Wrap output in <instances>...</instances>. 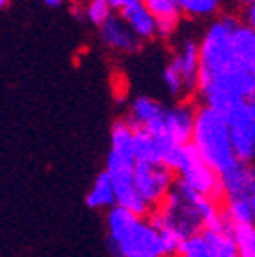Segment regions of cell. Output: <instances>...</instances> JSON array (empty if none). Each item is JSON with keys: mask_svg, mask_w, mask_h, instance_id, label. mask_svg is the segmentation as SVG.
Masks as SVG:
<instances>
[{"mask_svg": "<svg viewBox=\"0 0 255 257\" xmlns=\"http://www.w3.org/2000/svg\"><path fill=\"white\" fill-rule=\"evenodd\" d=\"M225 120L235 159L248 163L255 147V105L248 100L239 102L225 114Z\"/></svg>", "mask_w": 255, "mask_h": 257, "instance_id": "cell-7", "label": "cell"}, {"mask_svg": "<svg viewBox=\"0 0 255 257\" xmlns=\"http://www.w3.org/2000/svg\"><path fill=\"white\" fill-rule=\"evenodd\" d=\"M248 102H251V104L255 105V91H253V93H251V95H250V98H248Z\"/></svg>", "mask_w": 255, "mask_h": 257, "instance_id": "cell-31", "label": "cell"}, {"mask_svg": "<svg viewBox=\"0 0 255 257\" xmlns=\"http://www.w3.org/2000/svg\"><path fill=\"white\" fill-rule=\"evenodd\" d=\"M105 237H107V246L120 243L132 229H134L138 221L141 220L140 216L132 214L131 211L114 205L109 211H105Z\"/></svg>", "mask_w": 255, "mask_h": 257, "instance_id": "cell-16", "label": "cell"}, {"mask_svg": "<svg viewBox=\"0 0 255 257\" xmlns=\"http://www.w3.org/2000/svg\"><path fill=\"white\" fill-rule=\"evenodd\" d=\"M109 6L112 8V11H121V9H125L127 6H131L132 2H136V0H107Z\"/></svg>", "mask_w": 255, "mask_h": 257, "instance_id": "cell-27", "label": "cell"}, {"mask_svg": "<svg viewBox=\"0 0 255 257\" xmlns=\"http://www.w3.org/2000/svg\"><path fill=\"white\" fill-rule=\"evenodd\" d=\"M112 16V8L109 6L107 0H89L88 8H86V18L91 24L102 25Z\"/></svg>", "mask_w": 255, "mask_h": 257, "instance_id": "cell-24", "label": "cell"}, {"mask_svg": "<svg viewBox=\"0 0 255 257\" xmlns=\"http://www.w3.org/2000/svg\"><path fill=\"white\" fill-rule=\"evenodd\" d=\"M132 181L148 207L156 209L170 195L177 177L163 163H136Z\"/></svg>", "mask_w": 255, "mask_h": 257, "instance_id": "cell-5", "label": "cell"}, {"mask_svg": "<svg viewBox=\"0 0 255 257\" xmlns=\"http://www.w3.org/2000/svg\"><path fill=\"white\" fill-rule=\"evenodd\" d=\"M211 257H239L232 239L230 227L227 229H203L200 232Z\"/></svg>", "mask_w": 255, "mask_h": 257, "instance_id": "cell-19", "label": "cell"}, {"mask_svg": "<svg viewBox=\"0 0 255 257\" xmlns=\"http://www.w3.org/2000/svg\"><path fill=\"white\" fill-rule=\"evenodd\" d=\"M230 43L235 61L248 72L255 73V31L239 22L232 32Z\"/></svg>", "mask_w": 255, "mask_h": 257, "instance_id": "cell-17", "label": "cell"}, {"mask_svg": "<svg viewBox=\"0 0 255 257\" xmlns=\"http://www.w3.org/2000/svg\"><path fill=\"white\" fill-rule=\"evenodd\" d=\"M237 2H239V4L243 6V8H246V6H250L251 2H255V0H237Z\"/></svg>", "mask_w": 255, "mask_h": 257, "instance_id": "cell-30", "label": "cell"}, {"mask_svg": "<svg viewBox=\"0 0 255 257\" xmlns=\"http://www.w3.org/2000/svg\"><path fill=\"white\" fill-rule=\"evenodd\" d=\"M86 205L93 211H109L116 205L112 181L105 170H102L93 181L91 188L86 195Z\"/></svg>", "mask_w": 255, "mask_h": 257, "instance_id": "cell-18", "label": "cell"}, {"mask_svg": "<svg viewBox=\"0 0 255 257\" xmlns=\"http://www.w3.org/2000/svg\"><path fill=\"white\" fill-rule=\"evenodd\" d=\"M239 20L235 16H221L207 27L200 47V70L196 86L221 73L241 66L232 52V32Z\"/></svg>", "mask_w": 255, "mask_h": 257, "instance_id": "cell-4", "label": "cell"}, {"mask_svg": "<svg viewBox=\"0 0 255 257\" xmlns=\"http://www.w3.org/2000/svg\"><path fill=\"white\" fill-rule=\"evenodd\" d=\"M163 165H166L177 177V182L195 193L214 202H223L221 177L209 168L191 145H170L163 150Z\"/></svg>", "mask_w": 255, "mask_h": 257, "instance_id": "cell-3", "label": "cell"}, {"mask_svg": "<svg viewBox=\"0 0 255 257\" xmlns=\"http://www.w3.org/2000/svg\"><path fill=\"white\" fill-rule=\"evenodd\" d=\"M120 18L125 22L129 29L134 32V36L138 40H150V38L157 36V25L154 16L148 13L145 8L143 0H136L131 6L120 11Z\"/></svg>", "mask_w": 255, "mask_h": 257, "instance_id": "cell-14", "label": "cell"}, {"mask_svg": "<svg viewBox=\"0 0 255 257\" xmlns=\"http://www.w3.org/2000/svg\"><path fill=\"white\" fill-rule=\"evenodd\" d=\"M143 4L156 20L157 34L163 38L172 36L182 16L179 0H143Z\"/></svg>", "mask_w": 255, "mask_h": 257, "instance_id": "cell-15", "label": "cell"}, {"mask_svg": "<svg viewBox=\"0 0 255 257\" xmlns=\"http://www.w3.org/2000/svg\"><path fill=\"white\" fill-rule=\"evenodd\" d=\"M177 63L180 70V75L184 80V88L186 93L191 95L196 91V80H198V70H200V47L198 41H195L193 38H188L184 41L182 47L177 54H173L172 57Z\"/></svg>", "mask_w": 255, "mask_h": 257, "instance_id": "cell-12", "label": "cell"}, {"mask_svg": "<svg viewBox=\"0 0 255 257\" xmlns=\"http://www.w3.org/2000/svg\"><path fill=\"white\" fill-rule=\"evenodd\" d=\"M148 220L159 230L166 257H177L180 245L203 229H227L219 202L205 198L175 181L166 198L152 209Z\"/></svg>", "mask_w": 255, "mask_h": 257, "instance_id": "cell-1", "label": "cell"}, {"mask_svg": "<svg viewBox=\"0 0 255 257\" xmlns=\"http://www.w3.org/2000/svg\"><path fill=\"white\" fill-rule=\"evenodd\" d=\"M134 156L136 163H161L163 147L150 134L134 128Z\"/></svg>", "mask_w": 255, "mask_h": 257, "instance_id": "cell-20", "label": "cell"}, {"mask_svg": "<svg viewBox=\"0 0 255 257\" xmlns=\"http://www.w3.org/2000/svg\"><path fill=\"white\" fill-rule=\"evenodd\" d=\"M111 181H112V188H114L116 205L127 209V211H131L136 216L148 218L152 209L148 207L147 202L141 198V195L138 193V189H136L134 181H132V173L131 175L111 177Z\"/></svg>", "mask_w": 255, "mask_h": 257, "instance_id": "cell-13", "label": "cell"}, {"mask_svg": "<svg viewBox=\"0 0 255 257\" xmlns=\"http://www.w3.org/2000/svg\"><path fill=\"white\" fill-rule=\"evenodd\" d=\"M232 239L239 257H255V223L230 225Z\"/></svg>", "mask_w": 255, "mask_h": 257, "instance_id": "cell-21", "label": "cell"}, {"mask_svg": "<svg viewBox=\"0 0 255 257\" xmlns=\"http://www.w3.org/2000/svg\"><path fill=\"white\" fill-rule=\"evenodd\" d=\"M221 0H179L180 13L189 18H205L219 11Z\"/></svg>", "mask_w": 255, "mask_h": 257, "instance_id": "cell-22", "label": "cell"}, {"mask_svg": "<svg viewBox=\"0 0 255 257\" xmlns=\"http://www.w3.org/2000/svg\"><path fill=\"white\" fill-rule=\"evenodd\" d=\"M163 80H164V84H166V89L170 91V95H173V96L188 95L186 88H184V80H182V75H180V70L173 59H170V63L166 64V68H164V72H163Z\"/></svg>", "mask_w": 255, "mask_h": 257, "instance_id": "cell-23", "label": "cell"}, {"mask_svg": "<svg viewBox=\"0 0 255 257\" xmlns=\"http://www.w3.org/2000/svg\"><path fill=\"white\" fill-rule=\"evenodd\" d=\"M100 40L105 47L118 52H136L141 43L120 16L114 15L105 24L100 25Z\"/></svg>", "mask_w": 255, "mask_h": 257, "instance_id": "cell-11", "label": "cell"}, {"mask_svg": "<svg viewBox=\"0 0 255 257\" xmlns=\"http://www.w3.org/2000/svg\"><path fill=\"white\" fill-rule=\"evenodd\" d=\"M246 27H250L251 31H255V2H251L250 6L243 9V22Z\"/></svg>", "mask_w": 255, "mask_h": 257, "instance_id": "cell-26", "label": "cell"}, {"mask_svg": "<svg viewBox=\"0 0 255 257\" xmlns=\"http://www.w3.org/2000/svg\"><path fill=\"white\" fill-rule=\"evenodd\" d=\"M221 186H223V200L239 198L248 205L251 220L255 223V170L250 163L237 161L232 168L221 173Z\"/></svg>", "mask_w": 255, "mask_h": 257, "instance_id": "cell-9", "label": "cell"}, {"mask_svg": "<svg viewBox=\"0 0 255 257\" xmlns=\"http://www.w3.org/2000/svg\"><path fill=\"white\" fill-rule=\"evenodd\" d=\"M107 248L112 257H166L159 230L148 218H141L120 243Z\"/></svg>", "mask_w": 255, "mask_h": 257, "instance_id": "cell-6", "label": "cell"}, {"mask_svg": "<svg viewBox=\"0 0 255 257\" xmlns=\"http://www.w3.org/2000/svg\"><path fill=\"white\" fill-rule=\"evenodd\" d=\"M134 166V128L127 120H118L111 128V145L105 159V172L111 177L131 175Z\"/></svg>", "mask_w": 255, "mask_h": 257, "instance_id": "cell-8", "label": "cell"}, {"mask_svg": "<svg viewBox=\"0 0 255 257\" xmlns=\"http://www.w3.org/2000/svg\"><path fill=\"white\" fill-rule=\"evenodd\" d=\"M6 4H8V0H0V8H4Z\"/></svg>", "mask_w": 255, "mask_h": 257, "instance_id": "cell-32", "label": "cell"}, {"mask_svg": "<svg viewBox=\"0 0 255 257\" xmlns=\"http://www.w3.org/2000/svg\"><path fill=\"white\" fill-rule=\"evenodd\" d=\"M177 257H211V255H209L207 246H205V243H203L202 236L198 232L184 241L182 245H180Z\"/></svg>", "mask_w": 255, "mask_h": 257, "instance_id": "cell-25", "label": "cell"}, {"mask_svg": "<svg viewBox=\"0 0 255 257\" xmlns=\"http://www.w3.org/2000/svg\"><path fill=\"white\" fill-rule=\"evenodd\" d=\"M196 107L191 102L180 100L173 107H166L163 116L164 140L170 145H189L195 125Z\"/></svg>", "mask_w": 255, "mask_h": 257, "instance_id": "cell-10", "label": "cell"}, {"mask_svg": "<svg viewBox=\"0 0 255 257\" xmlns=\"http://www.w3.org/2000/svg\"><path fill=\"white\" fill-rule=\"evenodd\" d=\"M189 145L202 157L203 163L211 170H214L218 175L227 172L237 163L232 149L227 120L221 112L211 107H205V105L196 107Z\"/></svg>", "mask_w": 255, "mask_h": 257, "instance_id": "cell-2", "label": "cell"}, {"mask_svg": "<svg viewBox=\"0 0 255 257\" xmlns=\"http://www.w3.org/2000/svg\"><path fill=\"white\" fill-rule=\"evenodd\" d=\"M248 163H250V166L255 170V147H253V152H251V157H250V161H248Z\"/></svg>", "mask_w": 255, "mask_h": 257, "instance_id": "cell-29", "label": "cell"}, {"mask_svg": "<svg viewBox=\"0 0 255 257\" xmlns=\"http://www.w3.org/2000/svg\"><path fill=\"white\" fill-rule=\"evenodd\" d=\"M43 2L47 6H50V8H57V6L63 4V0H43Z\"/></svg>", "mask_w": 255, "mask_h": 257, "instance_id": "cell-28", "label": "cell"}]
</instances>
